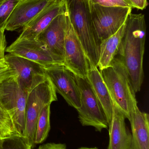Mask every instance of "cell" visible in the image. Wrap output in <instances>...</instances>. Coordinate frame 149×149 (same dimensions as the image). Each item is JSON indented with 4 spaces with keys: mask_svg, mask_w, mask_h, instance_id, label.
<instances>
[{
    "mask_svg": "<svg viewBox=\"0 0 149 149\" xmlns=\"http://www.w3.org/2000/svg\"><path fill=\"white\" fill-rule=\"evenodd\" d=\"M146 24L144 15H128L118 54L128 74L135 93L139 92L143 82V60L145 51Z\"/></svg>",
    "mask_w": 149,
    "mask_h": 149,
    "instance_id": "obj_1",
    "label": "cell"
},
{
    "mask_svg": "<svg viewBox=\"0 0 149 149\" xmlns=\"http://www.w3.org/2000/svg\"><path fill=\"white\" fill-rule=\"evenodd\" d=\"M70 22L85 51L87 60L97 66L99 44L93 29L90 0H64Z\"/></svg>",
    "mask_w": 149,
    "mask_h": 149,
    "instance_id": "obj_2",
    "label": "cell"
},
{
    "mask_svg": "<svg viewBox=\"0 0 149 149\" xmlns=\"http://www.w3.org/2000/svg\"><path fill=\"white\" fill-rule=\"evenodd\" d=\"M100 72L113 102L129 120L137 102L123 63L119 57H115L110 66Z\"/></svg>",
    "mask_w": 149,
    "mask_h": 149,
    "instance_id": "obj_3",
    "label": "cell"
},
{
    "mask_svg": "<svg viewBox=\"0 0 149 149\" xmlns=\"http://www.w3.org/2000/svg\"><path fill=\"white\" fill-rule=\"evenodd\" d=\"M28 94L20 86L17 75L0 83V105L8 113L17 133L23 136Z\"/></svg>",
    "mask_w": 149,
    "mask_h": 149,
    "instance_id": "obj_4",
    "label": "cell"
},
{
    "mask_svg": "<svg viewBox=\"0 0 149 149\" xmlns=\"http://www.w3.org/2000/svg\"><path fill=\"white\" fill-rule=\"evenodd\" d=\"M57 100V92L48 77L28 94L23 136L27 138L32 148L35 146V136L37 121L44 107Z\"/></svg>",
    "mask_w": 149,
    "mask_h": 149,
    "instance_id": "obj_5",
    "label": "cell"
},
{
    "mask_svg": "<svg viewBox=\"0 0 149 149\" xmlns=\"http://www.w3.org/2000/svg\"><path fill=\"white\" fill-rule=\"evenodd\" d=\"M132 10L128 7H105L90 2L93 29L99 45L120 29Z\"/></svg>",
    "mask_w": 149,
    "mask_h": 149,
    "instance_id": "obj_6",
    "label": "cell"
},
{
    "mask_svg": "<svg viewBox=\"0 0 149 149\" xmlns=\"http://www.w3.org/2000/svg\"><path fill=\"white\" fill-rule=\"evenodd\" d=\"M75 78L80 92V106L77 111L81 125L94 127L99 132L108 129L106 115L87 78Z\"/></svg>",
    "mask_w": 149,
    "mask_h": 149,
    "instance_id": "obj_7",
    "label": "cell"
},
{
    "mask_svg": "<svg viewBox=\"0 0 149 149\" xmlns=\"http://www.w3.org/2000/svg\"><path fill=\"white\" fill-rule=\"evenodd\" d=\"M65 6V5H64ZM66 28L64 42L63 65L76 76L87 77L89 64L82 45L70 22L65 7Z\"/></svg>",
    "mask_w": 149,
    "mask_h": 149,
    "instance_id": "obj_8",
    "label": "cell"
},
{
    "mask_svg": "<svg viewBox=\"0 0 149 149\" xmlns=\"http://www.w3.org/2000/svg\"><path fill=\"white\" fill-rule=\"evenodd\" d=\"M9 54L35 62L45 68L63 65L64 58L50 51L36 39H17L6 49Z\"/></svg>",
    "mask_w": 149,
    "mask_h": 149,
    "instance_id": "obj_9",
    "label": "cell"
},
{
    "mask_svg": "<svg viewBox=\"0 0 149 149\" xmlns=\"http://www.w3.org/2000/svg\"><path fill=\"white\" fill-rule=\"evenodd\" d=\"M45 71L53 84L56 92L63 96L68 105L77 110L79 108L80 92L75 75L63 65L45 68Z\"/></svg>",
    "mask_w": 149,
    "mask_h": 149,
    "instance_id": "obj_10",
    "label": "cell"
},
{
    "mask_svg": "<svg viewBox=\"0 0 149 149\" xmlns=\"http://www.w3.org/2000/svg\"><path fill=\"white\" fill-rule=\"evenodd\" d=\"M5 60L16 73L20 86L29 93L47 78L44 68L35 62L9 53Z\"/></svg>",
    "mask_w": 149,
    "mask_h": 149,
    "instance_id": "obj_11",
    "label": "cell"
},
{
    "mask_svg": "<svg viewBox=\"0 0 149 149\" xmlns=\"http://www.w3.org/2000/svg\"><path fill=\"white\" fill-rule=\"evenodd\" d=\"M63 0H22L16 6L6 24L5 30L14 31L23 28L39 13Z\"/></svg>",
    "mask_w": 149,
    "mask_h": 149,
    "instance_id": "obj_12",
    "label": "cell"
},
{
    "mask_svg": "<svg viewBox=\"0 0 149 149\" xmlns=\"http://www.w3.org/2000/svg\"><path fill=\"white\" fill-rule=\"evenodd\" d=\"M66 28L64 9V12L54 18L36 39L44 44L53 54L63 58Z\"/></svg>",
    "mask_w": 149,
    "mask_h": 149,
    "instance_id": "obj_13",
    "label": "cell"
},
{
    "mask_svg": "<svg viewBox=\"0 0 149 149\" xmlns=\"http://www.w3.org/2000/svg\"><path fill=\"white\" fill-rule=\"evenodd\" d=\"M126 118L121 110L113 102V115L108 125L109 141L107 149H130L132 134L126 126Z\"/></svg>",
    "mask_w": 149,
    "mask_h": 149,
    "instance_id": "obj_14",
    "label": "cell"
},
{
    "mask_svg": "<svg viewBox=\"0 0 149 149\" xmlns=\"http://www.w3.org/2000/svg\"><path fill=\"white\" fill-rule=\"evenodd\" d=\"M64 0L46 8L23 28L22 31L17 38L36 39L54 18L64 12Z\"/></svg>",
    "mask_w": 149,
    "mask_h": 149,
    "instance_id": "obj_15",
    "label": "cell"
},
{
    "mask_svg": "<svg viewBox=\"0 0 149 149\" xmlns=\"http://www.w3.org/2000/svg\"><path fill=\"white\" fill-rule=\"evenodd\" d=\"M132 129L130 149H149V116L139 109L137 102L129 119Z\"/></svg>",
    "mask_w": 149,
    "mask_h": 149,
    "instance_id": "obj_16",
    "label": "cell"
},
{
    "mask_svg": "<svg viewBox=\"0 0 149 149\" xmlns=\"http://www.w3.org/2000/svg\"><path fill=\"white\" fill-rule=\"evenodd\" d=\"M88 62L87 78L102 107L109 125L113 115V101L99 70L93 63Z\"/></svg>",
    "mask_w": 149,
    "mask_h": 149,
    "instance_id": "obj_17",
    "label": "cell"
},
{
    "mask_svg": "<svg viewBox=\"0 0 149 149\" xmlns=\"http://www.w3.org/2000/svg\"><path fill=\"white\" fill-rule=\"evenodd\" d=\"M124 29L125 23L115 34L100 42L99 60L97 65L100 71L110 66L118 54L124 35Z\"/></svg>",
    "mask_w": 149,
    "mask_h": 149,
    "instance_id": "obj_18",
    "label": "cell"
},
{
    "mask_svg": "<svg viewBox=\"0 0 149 149\" xmlns=\"http://www.w3.org/2000/svg\"><path fill=\"white\" fill-rule=\"evenodd\" d=\"M50 104L43 109L37 121L35 130V144L43 142L47 138L50 130Z\"/></svg>",
    "mask_w": 149,
    "mask_h": 149,
    "instance_id": "obj_19",
    "label": "cell"
},
{
    "mask_svg": "<svg viewBox=\"0 0 149 149\" xmlns=\"http://www.w3.org/2000/svg\"><path fill=\"white\" fill-rule=\"evenodd\" d=\"M17 135L19 134L10 116L0 105V139L3 140Z\"/></svg>",
    "mask_w": 149,
    "mask_h": 149,
    "instance_id": "obj_20",
    "label": "cell"
},
{
    "mask_svg": "<svg viewBox=\"0 0 149 149\" xmlns=\"http://www.w3.org/2000/svg\"><path fill=\"white\" fill-rule=\"evenodd\" d=\"M22 0H0V31L5 30L6 24L16 6Z\"/></svg>",
    "mask_w": 149,
    "mask_h": 149,
    "instance_id": "obj_21",
    "label": "cell"
},
{
    "mask_svg": "<svg viewBox=\"0 0 149 149\" xmlns=\"http://www.w3.org/2000/svg\"><path fill=\"white\" fill-rule=\"evenodd\" d=\"M27 138L23 136H14L3 139L1 149H32Z\"/></svg>",
    "mask_w": 149,
    "mask_h": 149,
    "instance_id": "obj_22",
    "label": "cell"
},
{
    "mask_svg": "<svg viewBox=\"0 0 149 149\" xmlns=\"http://www.w3.org/2000/svg\"><path fill=\"white\" fill-rule=\"evenodd\" d=\"M90 1L91 3L105 7H128L132 8L127 0H90Z\"/></svg>",
    "mask_w": 149,
    "mask_h": 149,
    "instance_id": "obj_23",
    "label": "cell"
},
{
    "mask_svg": "<svg viewBox=\"0 0 149 149\" xmlns=\"http://www.w3.org/2000/svg\"><path fill=\"white\" fill-rule=\"evenodd\" d=\"M16 75L15 71L10 67L5 60L0 61V83Z\"/></svg>",
    "mask_w": 149,
    "mask_h": 149,
    "instance_id": "obj_24",
    "label": "cell"
},
{
    "mask_svg": "<svg viewBox=\"0 0 149 149\" xmlns=\"http://www.w3.org/2000/svg\"><path fill=\"white\" fill-rule=\"evenodd\" d=\"M5 30L0 31V61L5 60L7 42L4 34Z\"/></svg>",
    "mask_w": 149,
    "mask_h": 149,
    "instance_id": "obj_25",
    "label": "cell"
},
{
    "mask_svg": "<svg viewBox=\"0 0 149 149\" xmlns=\"http://www.w3.org/2000/svg\"><path fill=\"white\" fill-rule=\"evenodd\" d=\"M132 8H137L143 10L148 5V0H127Z\"/></svg>",
    "mask_w": 149,
    "mask_h": 149,
    "instance_id": "obj_26",
    "label": "cell"
},
{
    "mask_svg": "<svg viewBox=\"0 0 149 149\" xmlns=\"http://www.w3.org/2000/svg\"><path fill=\"white\" fill-rule=\"evenodd\" d=\"M37 149H67L66 145L63 143H46L41 145Z\"/></svg>",
    "mask_w": 149,
    "mask_h": 149,
    "instance_id": "obj_27",
    "label": "cell"
},
{
    "mask_svg": "<svg viewBox=\"0 0 149 149\" xmlns=\"http://www.w3.org/2000/svg\"><path fill=\"white\" fill-rule=\"evenodd\" d=\"M78 149H98L97 148H85V147H83V148H80Z\"/></svg>",
    "mask_w": 149,
    "mask_h": 149,
    "instance_id": "obj_28",
    "label": "cell"
},
{
    "mask_svg": "<svg viewBox=\"0 0 149 149\" xmlns=\"http://www.w3.org/2000/svg\"><path fill=\"white\" fill-rule=\"evenodd\" d=\"M2 141L3 140L0 139V149L1 148L2 144Z\"/></svg>",
    "mask_w": 149,
    "mask_h": 149,
    "instance_id": "obj_29",
    "label": "cell"
}]
</instances>
